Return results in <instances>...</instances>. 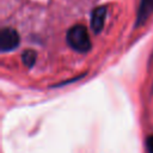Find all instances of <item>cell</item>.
<instances>
[{
  "label": "cell",
  "instance_id": "cell-1",
  "mask_svg": "<svg viewBox=\"0 0 153 153\" xmlns=\"http://www.w3.org/2000/svg\"><path fill=\"white\" fill-rule=\"evenodd\" d=\"M68 44L79 53H86L91 48L88 32L84 25H74L67 32Z\"/></svg>",
  "mask_w": 153,
  "mask_h": 153
},
{
  "label": "cell",
  "instance_id": "cell-2",
  "mask_svg": "<svg viewBox=\"0 0 153 153\" xmlns=\"http://www.w3.org/2000/svg\"><path fill=\"white\" fill-rule=\"evenodd\" d=\"M20 38L18 32L14 29L5 27L0 32V49L1 51H10L16 49L19 45Z\"/></svg>",
  "mask_w": 153,
  "mask_h": 153
},
{
  "label": "cell",
  "instance_id": "cell-3",
  "mask_svg": "<svg viewBox=\"0 0 153 153\" xmlns=\"http://www.w3.org/2000/svg\"><path fill=\"white\" fill-rule=\"evenodd\" d=\"M105 17H106V8L104 6H99L93 10L91 16V26L96 33L102 31L105 23Z\"/></svg>",
  "mask_w": 153,
  "mask_h": 153
},
{
  "label": "cell",
  "instance_id": "cell-4",
  "mask_svg": "<svg viewBox=\"0 0 153 153\" xmlns=\"http://www.w3.org/2000/svg\"><path fill=\"white\" fill-rule=\"evenodd\" d=\"M153 13V0H141L137 12V19H136V26L140 24H143L146 19Z\"/></svg>",
  "mask_w": 153,
  "mask_h": 153
},
{
  "label": "cell",
  "instance_id": "cell-5",
  "mask_svg": "<svg viewBox=\"0 0 153 153\" xmlns=\"http://www.w3.org/2000/svg\"><path fill=\"white\" fill-rule=\"evenodd\" d=\"M22 60H23V63L26 66V67H32L36 62V53L33 50H25L23 54H22Z\"/></svg>",
  "mask_w": 153,
  "mask_h": 153
},
{
  "label": "cell",
  "instance_id": "cell-6",
  "mask_svg": "<svg viewBox=\"0 0 153 153\" xmlns=\"http://www.w3.org/2000/svg\"><path fill=\"white\" fill-rule=\"evenodd\" d=\"M146 146H147V149L149 153H153V135L148 136L147 140H146Z\"/></svg>",
  "mask_w": 153,
  "mask_h": 153
}]
</instances>
